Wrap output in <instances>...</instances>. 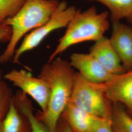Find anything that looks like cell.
Instances as JSON below:
<instances>
[{"instance_id":"cell-1","label":"cell","mask_w":132,"mask_h":132,"mask_svg":"<svg viewBox=\"0 0 132 132\" xmlns=\"http://www.w3.org/2000/svg\"><path fill=\"white\" fill-rule=\"evenodd\" d=\"M76 75L70 62L59 57L47 62L41 69L38 76L47 82L50 96L46 110L35 115L51 132H56L59 119L70 101Z\"/></svg>"},{"instance_id":"cell-2","label":"cell","mask_w":132,"mask_h":132,"mask_svg":"<svg viewBox=\"0 0 132 132\" xmlns=\"http://www.w3.org/2000/svg\"><path fill=\"white\" fill-rule=\"evenodd\" d=\"M59 3V0H26L16 14L5 21L3 24L11 27L12 35L5 51L0 55V64L12 59L20 40L47 22Z\"/></svg>"},{"instance_id":"cell-3","label":"cell","mask_w":132,"mask_h":132,"mask_svg":"<svg viewBox=\"0 0 132 132\" xmlns=\"http://www.w3.org/2000/svg\"><path fill=\"white\" fill-rule=\"evenodd\" d=\"M109 17L108 12L98 13L94 6L84 11L77 10L48 62L52 61L72 46L87 41L95 42L102 38L110 27Z\"/></svg>"},{"instance_id":"cell-4","label":"cell","mask_w":132,"mask_h":132,"mask_svg":"<svg viewBox=\"0 0 132 132\" xmlns=\"http://www.w3.org/2000/svg\"><path fill=\"white\" fill-rule=\"evenodd\" d=\"M77 10L75 6H69L66 1L60 2L56 10L47 22L24 37L22 42L15 51L12 59L13 63L19 64L21 57L25 52L37 47L53 31L67 27Z\"/></svg>"},{"instance_id":"cell-5","label":"cell","mask_w":132,"mask_h":132,"mask_svg":"<svg viewBox=\"0 0 132 132\" xmlns=\"http://www.w3.org/2000/svg\"><path fill=\"white\" fill-rule=\"evenodd\" d=\"M70 102L101 118L110 117V104L97 83L86 80L76 72Z\"/></svg>"},{"instance_id":"cell-6","label":"cell","mask_w":132,"mask_h":132,"mask_svg":"<svg viewBox=\"0 0 132 132\" xmlns=\"http://www.w3.org/2000/svg\"><path fill=\"white\" fill-rule=\"evenodd\" d=\"M4 78L34 99L40 107L41 111L46 110L49 100L50 89L45 80L39 76H34L31 72L24 69H13L6 73Z\"/></svg>"},{"instance_id":"cell-7","label":"cell","mask_w":132,"mask_h":132,"mask_svg":"<svg viewBox=\"0 0 132 132\" xmlns=\"http://www.w3.org/2000/svg\"><path fill=\"white\" fill-rule=\"evenodd\" d=\"M97 84L109 102L124 105L132 117V70L114 76L108 82Z\"/></svg>"},{"instance_id":"cell-8","label":"cell","mask_w":132,"mask_h":132,"mask_svg":"<svg viewBox=\"0 0 132 132\" xmlns=\"http://www.w3.org/2000/svg\"><path fill=\"white\" fill-rule=\"evenodd\" d=\"M70 63L83 77L94 83H106L114 76L106 71L90 53H74L71 56Z\"/></svg>"},{"instance_id":"cell-9","label":"cell","mask_w":132,"mask_h":132,"mask_svg":"<svg viewBox=\"0 0 132 132\" xmlns=\"http://www.w3.org/2000/svg\"><path fill=\"white\" fill-rule=\"evenodd\" d=\"M71 132H93L107 118L88 113L69 102L61 116ZM109 118V117H108Z\"/></svg>"},{"instance_id":"cell-10","label":"cell","mask_w":132,"mask_h":132,"mask_svg":"<svg viewBox=\"0 0 132 132\" xmlns=\"http://www.w3.org/2000/svg\"><path fill=\"white\" fill-rule=\"evenodd\" d=\"M126 71L132 70V27L120 21L113 23L109 38Z\"/></svg>"},{"instance_id":"cell-11","label":"cell","mask_w":132,"mask_h":132,"mask_svg":"<svg viewBox=\"0 0 132 132\" xmlns=\"http://www.w3.org/2000/svg\"><path fill=\"white\" fill-rule=\"evenodd\" d=\"M89 53L94 57L106 71L113 76L126 71L109 38L104 36L95 41L90 48Z\"/></svg>"},{"instance_id":"cell-12","label":"cell","mask_w":132,"mask_h":132,"mask_svg":"<svg viewBox=\"0 0 132 132\" xmlns=\"http://www.w3.org/2000/svg\"><path fill=\"white\" fill-rule=\"evenodd\" d=\"M1 125L3 132H32L28 116L14 102L13 97Z\"/></svg>"},{"instance_id":"cell-13","label":"cell","mask_w":132,"mask_h":132,"mask_svg":"<svg viewBox=\"0 0 132 132\" xmlns=\"http://www.w3.org/2000/svg\"><path fill=\"white\" fill-rule=\"evenodd\" d=\"M13 100L28 116L31 123L32 132H51L47 125L39 120L33 113L32 101L27 94L21 90H18L14 94Z\"/></svg>"},{"instance_id":"cell-14","label":"cell","mask_w":132,"mask_h":132,"mask_svg":"<svg viewBox=\"0 0 132 132\" xmlns=\"http://www.w3.org/2000/svg\"><path fill=\"white\" fill-rule=\"evenodd\" d=\"M110 118L112 132H132V117L122 104L111 102Z\"/></svg>"},{"instance_id":"cell-15","label":"cell","mask_w":132,"mask_h":132,"mask_svg":"<svg viewBox=\"0 0 132 132\" xmlns=\"http://www.w3.org/2000/svg\"><path fill=\"white\" fill-rule=\"evenodd\" d=\"M95 1L106 6L110 11V19L113 23L127 18L132 13V0H83Z\"/></svg>"},{"instance_id":"cell-16","label":"cell","mask_w":132,"mask_h":132,"mask_svg":"<svg viewBox=\"0 0 132 132\" xmlns=\"http://www.w3.org/2000/svg\"><path fill=\"white\" fill-rule=\"evenodd\" d=\"M14 94L7 83L0 79V121H2L8 113Z\"/></svg>"},{"instance_id":"cell-17","label":"cell","mask_w":132,"mask_h":132,"mask_svg":"<svg viewBox=\"0 0 132 132\" xmlns=\"http://www.w3.org/2000/svg\"><path fill=\"white\" fill-rule=\"evenodd\" d=\"M26 0H0V24L13 17L24 5Z\"/></svg>"},{"instance_id":"cell-18","label":"cell","mask_w":132,"mask_h":132,"mask_svg":"<svg viewBox=\"0 0 132 132\" xmlns=\"http://www.w3.org/2000/svg\"><path fill=\"white\" fill-rule=\"evenodd\" d=\"M11 27L5 24H0V42H9L11 37ZM2 71L0 70V79H3Z\"/></svg>"},{"instance_id":"cell-19","label":"cell","mask_w":132,"mask_h":132,"mask_svg":"<svg viewBox=\"0 0 132 132\" xmlns=\"http://www.w3.org/2000/svg\"><path fill=\"white\" fill-rule=\"evenodd\" d=\"M93 132H112L111 127L110 118H106L99 127Z\"/></svg>"},{"instance_id":"cell-20","label":"cell","mask_w":132,"mask_h":132,"mask_svg":"<svg viewBox=\"0 0 132 132\" xmlns=\"http://www.w3.org/2000/svg\"><path fill=\"white\" fill-rule=\"evenodd\" d=\"M56 132H71L66 122L60 118L57 123Z\"/></svg>"},{"instance_id":"cell-21","label":"cell","mask_w":132,"mask_h":132,"mask_svg":"<svg viewBox=\"0 0 132 132\" xmlns=\"http://www.w3.org/2000/svg\"><path fill=\"white\" fill-rule=\"evenodd\" d=\"M126 19H127L128 23L130 24L132 27V13L128 18H127Z\"/></svg>"},{"instance_id":"cell-22","label":"cell","mask_w":132,"mask_h":132,"mask_svg":"<svg viewBox=\"0 0 132 132\" xmlns=\"http://www.w3.org/2000/svg\"><path fill=\"white\" fill-rule=\"evenodd\" d=\"M1 123H2V121H0V132H3V131H2V125H1Z\"/></svg>"}]
</instances>
